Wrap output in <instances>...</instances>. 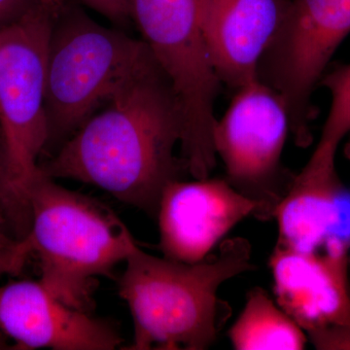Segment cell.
<instances>
[{
  "label": "cell",
  "instance_id": "6da1fadb",
  "mask_svg": "<svg viewBox=\"0 0 350 350\" xmlns=\"http://www.w3.org/2000/svg\"><path fill=\"white\" fill-rule=\"evenodd\" d=\"M182 135L176 94L150 52L39 169L96 186L156 217L163 189L189 174L175 155Z\"/></svg>",
  "mask_w": 350,
  "mask_h": 350
},
{
  "label": "cell",
  "instance_id": "7a4b0ae2",
  "mask_svg": "<svg viewBox=\"0 0 350 350\" xmlns=\"http://www.w3.org/2000/svg\"><path fill=\"white\" fill-rule=\"evenodd\" d=\"M125 262L119 296L133 317L129 350L208 349L231 313L219 288L255 269L243 238L223 241L217 256L195 264L153 256L139 246Z\"/></svg>",
  "mask_w": 350,
  "mask_h": 350
},
{
  "label": "cell",
  "instance_id": "3957f363",
  "mask_svg": "<svg viewBox=\"0 0 350 350\" xmlns=\"http://www.w3.org/2000/svg\"><path fill=\"white\" fill-rule=\"evenodd\" d=\"M31 211L24 239L39 282L64 305L90 312L94 285L138 247L125 223L100 200L59 185L39 169L24 190Z\"/></svg>",
  "mask_w": 350,
  "mask_h": 350
},
{
  "label": "cell",
  "instance_id": "277c9868",
  "mask_svg": "<svg viewBox=\"0 0 350 350\" xmlns=\"http://www.w3.org/2000/svg\"><path fill=\"white\" fill-rule=\"evenodd\" d=\"M142 39L92 19L70 0L55 17L48 52L46 148L62 146L148 56Z\"/></svg>",
  "mask_w": 350,
  "mask_h": 350
},
{
  "label": "cell",
  "instance_id": "5b68a950",
  "mask_svg": "<svg viewBox=\"0 0 350 350\" xmlns=\"http://www.w3.org/2000/svg\"><path fill=\"white\" fill-rule=\"evenodd\" d=\"M204 1L130 0L133 23L180 105V157L189 174L197 179L209 177L216 165L214 107L222 88L202 32Z\"/></svg>",
  "mask_w": 350,
  "mask_h": 350
},
{
  "label": "cell",
  "instance_id": "8992f818",
  "mask_svg": "<svg viewBox=\"0 0 350 350\" xmlns=\"http://www.w3.org/2000/svg\"><path fill=\"white\" fill-rule=\"evenodd\" d=\"M291 133L282 96L260 80L234 92L231 105L213 131L216 157L224 163L226 180L256 202L258 219L273 218L295 175L282 165Z\"/></svg>",
  "mask_w": 350,
  "mask_h": 350
},
{
  "label": "cell",
  "instance_id": "52a82bcc",
  "mask_svg": "<svg viewBox=\"0 0 350 350\" xmlns=\"http://www.w3.org/2000/svg\"><path fill=\"white\" fill-rule=\"evenodd\" d=\"M57 14L38 3L0 29V128L14 183L24 194L48 144V52Z\"/></svg>",
  "mask_w": 350,
  "mask_h": 350
},
{
  "label": "cell",
  "instance_id": "ba28073f",
  "mask_svg": "<svg viewBox=\"0 0 350 350\" xmlns=\"http://www.w3.org/2000/svg\"><path fill=\"white\" fill-rule=\"evenodd\" d=\"M350 33V0H291L260 64L259 80L282 96L295 144L312 142L313 92Z\"/></svg>",
  "mask_w": 350,
  "mask_h": 350
},
{
  "label": "cell",
  "instance_id": "9c48e42d",
  "mask_svg": "<svg viewBox=\"0 0 350 350\" xmlns=\"http://www.w3.org/2000/svg\"><path fill=\"white\" fill-rule=\"evenodd\" d=\"M349 245L331 239L324 253L275 245L269 258L276 303L319 350H350Z\"/></svg>",
  "mask_w": 350,
  "mask_h": 350
},
{
  "label": "cell",
  "instance_id": "30bf717a",
  "mask_svg": "<svg viewBox=\"0 0 350 350\" xmlns=\"http://www.w3.org/2000/svg\"><path fill=\"white\" fill-rule=\"evenodd\" d=\"M260 207L226 179L170 182L159 204L160 248L163 257L195 264L206 260L234 226Z\"/></svg>",
  "mask_w": 350,
  "mask_h": 350
},
{
  "label": "cell",
  "instance_id": "8fae6325",
  "mask_svg": "<svg viewBox=\"0 0 350 350\" xmlns=\"http://www.w3.org/2000/svg\"><path fill=\"white\" fill-rule=\"evenodd\" d=\"M0 333L19 349L114 350L123 345L112 324L64 305L39 280L0 286Z\"/></svg>",
  "mask_w": 350,
  "mask_h": 350
},
{
  "label": "cell",
  "instance_id": "7c38bea8",
  "mask_svg": "<svg viewBox=\"0 0 350 350\" xmlns=\"http://www.w3.org/2000/svg\"><path fill=\"white\" fill-rule=\"evenodd\" d=\"M291 0H206L202 27L219 81L232 92L259 80L260 64Z\"/></svg>",
  "mask_w": 350,
  "mask_h": 350
},
{
  "label": "cell",
  "instance_id": "4fadbf2b",
  "mask_svg": "<svg viewBox=\"0 0 350 350\" xmlns=\"http://www.w3.org/2000/svg\"><path fill=\"white\" fill-rule=\"evenodd\" d=\"M342 195L336 154L315 149L276 207V246L304 253L323 248L328 241L336 239Z\"/></svg>",
  "mask_w": 350,
  "mask_h": 350
},
{
  "label": "cell",
  "instance_id": "5bb4252c",
  "mask_svg": "<svg viewBox=\"0 0 350 350\" xmlns=\"http://www.w3.org/2000/svg\"><path fill=\"white\" fill-rule=\"evenodd\" d=\"M229 338L236 350H301L308 340L303 329L260 287L247 294Z\"/></svg>",
  "mask_w": 350,
  "mask_h": 350
},
{
  "label": "cell",
  "instance_id": "9a60e30c",
  "mask_svg": "<svg viewBox=\"0 0 350 350\" xmlns=\"http://www.w3.org/2000/svg\"><path fill=\"white\" fill-rule=\"evenodd\" d=\"M319 85L330 92L332 103L317 147L337 152L340 142L350 133V64L323 75Z\"/></svg>",
  "mask_w": 350,
  "mask_h": 350
},
{
  "label": "cell",
  "instance_id": "2e32d148",
  "mask_svg": "<svg viewBox=\"0 0 350 350\" xmlns=\"http://www.w3.org/2000/svg\"><path fill=\"white\" fill-rule=\"evenodd\" d=\"M0 218L14 239L27 238L31 226V211L27 196L16 187L11 174L8 149L0 128Z\"/></svg>",
  "mask_w": 350,
  "mask_h": 350
},
{
  "label": "cell",
  "instance_id": "e0dca14e",
  "mask_svg": "<svg viewBox=\"0 0 350 350\" xmlns=\"http://www.w3.org/2000/svg\"><path fill=\"white\" fill-rule=\"evenodd\" d=\"M88 8L100 14L115 27L128 29L133 24L130 0H79Z\"/></svg>",
  "mask_w": 350,
  "mask_h": 350
},
{
  "label": "cell",
  "instance_id": "ac0fdd59",
  "mask_svg": "<svg viewBox=\"0 0 350 350\" xmlns=\"http://www.w3.org/2000/svg\"><path fill=\"white\" fill-rule=\"evenodd\" d=\"M29 256L31 253L24 241L12 248L0 250V276L20 273Z\"/></svg>",
  "mask_w": 350,
  "mask_h": 350
},
{
  "label": "cell",
  "instance_id": "d6986e66",
  "mask_svg": "<svg viewBox=\"0 0 350 350\" xmlns=\"http://www.w3.org/2000/svg\"><path fill=\"white\" fill-rule=\"evenodd\" d=\"M36 4V0H0V29L19 20Z\"/></svg>",
  "mask_w": 350,
  "mask_h": 350
},
{
  "label": "cell",
  "instance_id": "ffe728a7",
  "mask_svg": "<svg viewBox=\"0 0 350 350\" xmlns=\"http://www.w3.org/2000/svg\"><path fill=\"white\" fill-rule=\"evenodd\" d=\"M20 241L13 238L5 223L0 218V250L12 248L14 246L17 245Z\"/></svg>",
  "mask_w": 350,
  "mask_h": 350
},
{
  "label": "cell",
  "instance_id": "44dd1931",
  "mask_svg": "<svg viewBox=\"0 0 350 350\" xmlns=\"http://www.w3.org/2000/svg\"><path fill=\"white\" fill-rule=\"evenodd\" d=\"M38 3L48 7L51 10L54 11L55 13H59L64 6L68 3L69 0H36Z\"/></svg>",
  "mask_w": 350,
  "mask_h": 350
}]
</instances>
